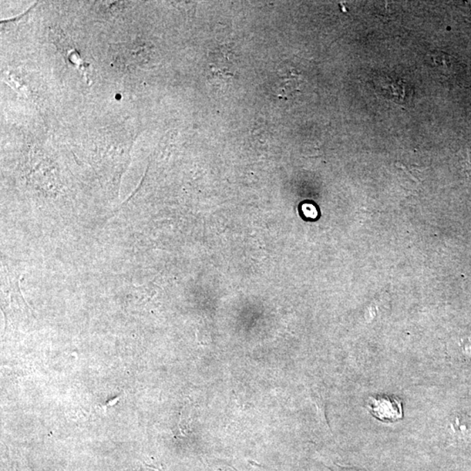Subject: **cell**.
<instances>
[{
  "mask_svg": "<svg viewBox=\"0 0 471 471\" xmlns=\"http://www.w3.org/2000/svg\"><path fill=\"white\" fill-rule=\"evenodd\" d=\"M154 52L152 46L145 42H131L118 43L110 48L111 59L114 66L121 70H134L151 62Z\"/></svg>",
  "mask_w": 471,
  "mask_h": 471,
  "instance_id": "cell-1",
  "label": "cell"
},
{
  "mask_svg": "<svg viewBox=\"0 0 471 471\" xmlns=\"http://www.w3.org/2000/svg\"><path fill=\"white\" fill-rule=\"evenodd\" d=\"M370 412L377 419L384 422H396L402 418V403L398 399L390 396H377L368 400Z\"/></svg>",
  "mask_w": 471,
  "mask_h": 471,
  "instance_id": "cell-2",
  "label": "cell"
},
{
  "mask_svg": "<svg viewBox=\"0 0 471 471\" xmlns=\"http://www.w3.org/2000/svg\"><path fill=\"white\" fill-rule=\"evenodd\" d=\"M52 40L55 44L59 50L62 51L66 58L69 59L73 65H82V58L76 51L75 47L73 46L72 42L64 35L62 30L58 28H53L50 32Z\"/></svg>",
  "mask_w": 471,
  "mask_h": 471,
  "instance_id": "cell-3",
  "label": "cell"
}]
</instances>
